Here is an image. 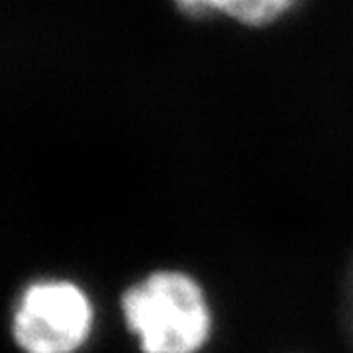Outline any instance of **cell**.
<instances>
[{
	"instance_id": "obj_1",
	"label": "cell",
	"mask_w": 353,
	"mask_h": 353,
	"mask_svg": "<svg viewBox=\"0 0 353 353\" xmlns=\"http://www.w3.org/2000/svg\"><path fill=\"white\" fill-rule=\"evenodd\" d=\"M122 306L145 353H194L206 341L208 308L199 285L183 273H153L128 290Z\"/></svg>"
},
{
	"instance_id": "obj_2",
	"label": "cell",
	"mask_w": 353,
	"mask_h": 353,
	"mask_svg": "<svg viewBox=\"0 0 353 353\" xmlns=\"http://www.w3.org/2000/svg\"><path fill=\"white\" fill-rule=\"evenodd\" d=\"M92 310L83 290L63 281L32 285L14 318V338L26 353H73L87 340Z\"/></svg>"
},
{
	"instance_id": "obj_3",
	"label": "cell",
	"mask_w": 353,
	"mask_h": 353,
	"mask_svg": "<svg viewBox=\"0 0 353 353\" xmlns=\"http://www.w3.org/2000/svg\"><path fill=\"white\" fill-rule=\"evenodd\" d=\"M187 18L206 20L210 16H228L248 28H263L290 12L301 0H171Z\"/></svg>"
}]
</instances>
